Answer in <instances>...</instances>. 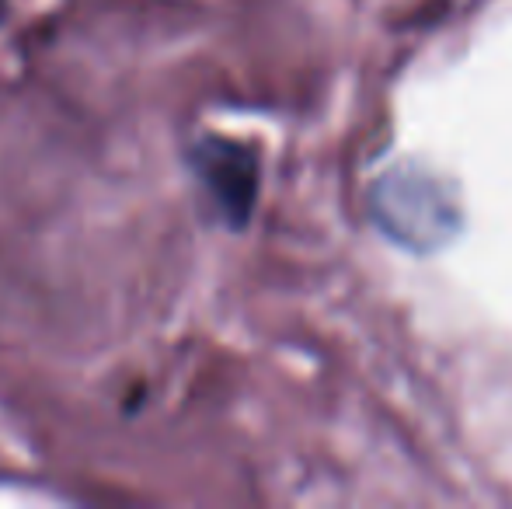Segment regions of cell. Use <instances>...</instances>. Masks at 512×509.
Listing matches in <instances>:
<instances>
[{
  "mask_svg": "<svg viewBox=\"0 0 512 509\" xmlns=\"http://www.w3.org/2000/svg\"><path fill=\"white\" fill-rule=\"evenodd\" d=\"M192 164H196L199 178L220 206V213L234 227H241L251 213L258 192V157L251 147L234 140H220V136H206L203 143L192 147Z\"/></svg>",
  "mask_w": 512,
  "mask_h": 509,
  "instance_id": "7a4b0ae2",
  "label": "cell"
},
{
  "mask_svg": "<svg viewBox=\"0 0 512 509\" xmlns=\"http://www.w3.org/2000/svg\"><path fill=\"white\" fill-rule=\"evenodd\" d=\"M373 220L391 241L411 252H436L457 234L460 206L436 175L418 168H394L373 185Z\"/></svg>",
  "mask_w": 512,
  "mask_h": 509,
  "instance_id": "6da1fadb",
  "label": "cell"
}]
</instances>
